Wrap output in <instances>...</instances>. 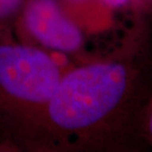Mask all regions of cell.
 Instances as JSON below:
<instances>
[{
  "instance_id": "1",
  "label": "cell",
  "mask_w": 152,
  "mask_h": 152,
  "mask_svg": "<svg viewBox=\"0 0 152 152\" xmlns=\"http://www.w3.org/2000/svg\"><path fill=\"white\" fill-rule=\"evenodd\" d=\"M135 53L129 60L96 63L69 72L48 101L51 120L65 130L83 132L117 113L141 117L143 67Z\"/></svg>"
},
{
  "instance_id": "2",
  "label": "cell",
  "mask_w": 152,
  "mask_h": 152,
  "mask_svg": "<svg viewBox=\"0 0 152 152\" xmlns=\"http://www.w3.org/2000/svg\"><path fill=\"white\" fill-rule=\"evenodd\" d=\"M59 81L56 61L42 51L0 47V86L13 96L30 102H48Z\"/></svg>"
},
{
  "instance_id": "3",
  "label": "cell",
  "mask_w": 152,
  "mask_h": 152,
  "mask_svg": "<svg viewBox=\"0 0 152 152\" xmlns=\"http://www.w3.org/2000/svg\"><path fill=\"white\" fill-rule=\"evenodd\" d=\"M26 23L32 34L50 48L71 51L82 42L80 31L63 16L53 0L32 2L26 11Z\"/></svg>"
},
{
  "instance_id": "4",
  "label": "cell",
  "mask_w": 152,
  "mask_h": 152,
  "mask_svg": "<svg viewBox=\"0 0 152 152\" xmlns=\"http://www.w3.org/2000/svg\"><path fill=\"white\" fill-rule=\"evenodd\" d=\"M141 136L152 145V96L143 107L140 117Z\"/></svg>"
},
{
  "instance_id": "5",
  "label": "cell",
  "mask_w": 152,
  "mask_h": 152,
  "mask_svg": "<svg viewBox=\"0 0 152 152\" xmlns=\"http://www.w3.org/2000/svg\"><path fill=\"white\" fill-rule=\"evenodd\" d=\"M20 0H0V16L10 14L17 8Z\"/></svg>"
},
{
  "instance_id": "6",
  "label": "cell",
  "mask_w": 152,
  "mask_h": 152,
  "mask_svg": "<svg viewBox=\"0 0 152 152\" xmlns=\"http://www.w3.org/2000/svg\"><path fill=\"white\" fill-rule=\"evenodd\" d=\"M102 1L112 7H120V6L126 4L129 0H102Z\"/></svg>"
}]
</instances>
